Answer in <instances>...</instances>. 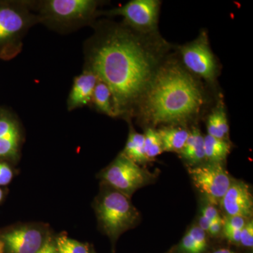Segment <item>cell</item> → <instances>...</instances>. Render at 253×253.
<instances>
[{"label": "cell", "mask_w": 253, "mask_h": 253, "mask_svg": "<svg viewBox=\"0 0 253 253\" xmlns=\"http://www.w3.org/2000/svg\"><path fill=\"white\" fill-rule=\"evenodd\" d=\"M85 66L109 86L116 117L139 105L156 73L154 53L129 29L114 26L86 43Z\"/></svg>", "instance_id": "cell-1"}, {"label": "cell", "mask_w": 253, "mask_h": 253, "mask_svg": "<svg viewBox=\"0 0 253 253\" xmlns=\"http://www.w3.org/2000/svg\"><path fill=\"white\" fill-rule=\"evenodd\" d=\"M202 89L189 71L169 62L157 68L141 98V114L153 124L185 122L204 104Z\"/></svg>", "instance_id": "cell-2"}, {"label": "cell", "mask_w": 253, "mask_h": 253, "mask_svg": "<svg viewBox=\"0 0 253 253\" xmlns=\"http://www.w3.org/2000/svg\"><path fill=\"white\" fill-rule=\"evenodd\" d=\"M38 23L31 1L0 2V57L10 59L19 54L26 33Z\"/></svg>", "instance_id": "cell-3"}, {"label": "cell", "mask_w": 253, "mask_h": 253, "mask_svg": "<svg viewBox=\"0 0 253 253\" xmlns=\"http://www.w3.org/2000/svg\"><path fill=\"white\" fill-rule=\"evenodd\" d=\"M40 23L57 31H71L84 26L97 14L94 0H44L31 1Z\"/></svg>", "instance_id": "cell-4"}, {"label": "cell", "mask_w": 253, "mask_h": 253, "mask_svg": "<svg viewBox=\"0 0 253 253\" xmlns=\"http://www.w3.org/2000/svg\"><path fill=\"white\" fill-rule=\"evenodd\" d=\"M95 208L100 225L112 240L132 227L139 217L129 197L113 189L99 196Z\"/></svg>", "instance_id": "cell-5"}, {"label": "cell", "mask_w": 253, "mask_h": 253, "mask_svg": "<svg viewBox=\"0 0 253 253\" xmlns=\"http://www.w3.org/2000/svg\"><path fill=\"white\" fill-rule=\"evenodd\" d=\"M102 179L112 189L129 197L146 184L149 176L139 165L121 154L103 172Z\"/></svg>", "instance_id": "cell-6"}, {"label": "cell", "mask_w": 253, "mask_h": 253, "mask_svg": "<svg viewBox=\"0 0 253 253\" xmlns=\"http://www.w3.org/2000/svg\"><path fill=\"white\" fill-rule=\"evenodd\" d=\"M183 63L188 71L213 83L217 76V63L213 55L206 34L181 48Z\"/></svg>", "instance_id": "cell-7"}, {"label": "cell", "mask_w": 253, "mask_h": 253, "mask_svg": "<svg viewBox=\"0 0 253 253\" xmlns=\"http://www.w3.org/2000/svg\"><path fill=\"white\" fill-rule=\"evenodd\" d=\"M195 185L213 204H220L231 182L219 163L200 166L189 169Z\"/></svg>", "instance_id": "cell-8"}, {"label": "cell", "mask_w": 253, "mask_h": 253, "mask_svg": "<svg viewBox=\"0 0 253 253\" xmlns=\"http://www.w3.org/2000/svg\"><path fill=\"white\" fill-rule=\"evenodd\" d=\"M160 4V1L156 0H133L105 14L123 16L129 27L149 33L154 30L157 25Z\"/></svg>", "instance_id": "cell-9"}, {"label": "cell", "mask_w": 253, "mask_h": 253, "mask_svg": "<svg viewBox=\"0 0 253 253\" xmlns=\"http://www.w3.org/2000/svg\"><path fill=\"white\" fill-rule=\"evenodd\" d=\"M21 141L22 131L17 118L6 110H0V161H16Z\"/></svg>", "instance_id": "cell-10"}, {"label": "cell", "mask_w": 253, "mask_h": 253, "mask_svg": "<svg viewBox=\"0 0 253 253\" xmlns=\"http://www.w3.org/2000/svg\"><path fill=\"white\" fill-rule=\"evenodd\" d=\"M41 229L23 226L8 231L1 236L4 251L8 253H36L44 242Z\"/></svg>", "instance_id": "cell-11"}, {"label": "cell", "mask_w": 253, "mask_h": 253, "mask_svg": "<svg viewBox=\"0 0 253 253\" xmlns=\"http://www.w3.org/2000/svg\"><path fill=\"white\" fill-rule=\"evenodd\" d=\"M220 204L229 216L246 218L252 215L253 196L249 186L241 181L231 183Z\"/></svg>", "instance_id": "cell-12"}, {"label": "cell", "mask_w": 253, "mask_h": 253, "mask_svg": "<svg viewBox=\"0 0 253 253\" xmlns=\"http://www.w3.org/2000/svg\"><path fill=\"white\" fill-rule=\"evenodd\" d=\"M97 81V76L87 68H84L79 76L75 77L68 94V111H73L91 104L93 92Z\"/></svg>", "instance_id": "cell-13"}, {"label": "cell", "mask_w": 253, "mask_h": 253, "mask_svg": "<svg viewBox=\"0 0 253 253\" xmlns=\"http://www.w3.org/2000/svg\"><path fill=\"white\" fill-rule=\"evenodd\" d=\"M162 142L163 151L179 152L184 148L189 135V131L182 128H162L158 131Z\"/></svg>", "instance_id": "cell-14"}, {"label": "cell", "mask_w": 253, "mask_h": 253, "mask_svg": "<svg viewBox=\"0 0 253 253\" xmlns=\"http://www.w3.org/2000/svg\"><path fill=\"white\" fill-rule=\"evenodd\" d=\"M182 157L192 163H199L206 158L204 137L199 129L189 131V137L180 151Z\"/></svg>", "instance_id": "cell-15"}, {"label": "cell", "mask_w": 253, "mask_h": 253, "mask_svg": "<svg viewBox=\"0 0 253 253\" xmlns=\"http://www.w3.org/2000/svg\"><path fill=\"white\" fill-rule=\"evenodd\" d=\"M91 104L99 112L110 117H116L113 107V97L109 86L104 82L98 79L93 92Z\"/></svg>", "instance_id": "cell-16"}, {"label": "cell", "mask_w": 253, "mask_h": 253, "mask_svg": "<svg viewBox=\"0 0 253 253\" xmlns=\"http://www.w3.org/2000/svg\"><path fill=\"white\" fill-rule=\"evenodd\" d=\"M208 134L216 139L225 140L229 136V125L222 106L214 109L207 121Z\"/></svg>", "instance_id": "cell-17"}, {"label": "cell", "mask_w": 253, "mask_h": 253, "mask_svg": "<svg viewBox=\"0 0 253 253\" xmlns=\"http://www.w3.org/2000/svg\"><path fill=\"white\" fill-rule=\"evenodd\" d=\"M121 154L136 164L148 161L145 155L144 134L131 131L124 151Z\"/></svg>", "instance_id": "cell-18"}, {"label": "cell", "mask_w": 253, "mask_h": 253, "mask_svg": "<svg viewBox=\"0 0 253 253\" xmlns=\"http://www.w3.org/2000/svg\"><path fill=\"white\" fill-rule=\"evenodd\" d=\"M205 156L213 163L224 161L230 151L227 141L207 135L204 137Z\"/></svg>", "instance_id": "cell-19"}, {"label": "cell", "mask_w": 253, "mask_h": 253, "mask_svg": "<svg viewBox=\"0 0 253 253\" xmlns=\"http://www.w3.org/2000/svg\"><path fill=\"white\" fill-rule=\"evenodd\" d=\"M144 135L145 155L148 161L162 154V142L158 131L149 128Z\"/></svg>", "instance_id": "cell-20"}, {"label": "cell", "mask_w": 253, "mask_h": 253, "mask_svg": "<svg viewBox=\"0 0 253 253\" xmlns=\"http://www.w3.org/2000/svg\"><path fill=\"white\" fill-rule=\"evenodd\" d=\"M57 253H89V248L66 235H61L55 240Z\"/></svg>", "instance_id": "cell-21"}, {"label": "cell", "mask_w": 253, "mask_h": 253, "mask_svg": "<svg viewBox=\"0 0 253 253\" xmlns=\"http://www.w3.org/2000/svg\"><path fill=\"white\" fill-rule=\"evenodd\" d=\"M246 218L239 216H229L223 221L224 231H241L246 225Z\"/></svg>", "instance_id": "cell-22"}, {"label": "cell", "mask_w": 253, "mask_h": 253, "mask_svg": "<svg viewBox=\"0 0 253 253\" xmlns=\"http://www.w3.org/2000/svg\"><path fill=\"white\" fill-rule=\"evenodd\" d=\"M189 234L194 239L200 252L202 253L206 249L207 241H206V231L203 230L199 226H194L189 231Z\"/></svg>", "instance_id": "cell-23"}, {"label": "cell", "mask_w": 253, "mask_h": 253, "mask_svg": "<svg viewBox=\"0 0 253 253\" xmlns=\"http://www.w3.org/2000/svg\"><path fill=\"white\" fill-rule=\"evenodd\" d=\"M240 243L246 247L252 248L253 246V221L246 223L241 231Z\"/></svg>", "instance_id": "cell-24"}, {"label": "cell", "mask_w": 253, "mask_h": 253, "mask_svg": "<svg viewBox=\"0 0 253 253\" xmlns=\"http://www.w3.org/2000/svg\"><path fill=\"white\" fill-rule=\"evenodd\" d=\"M180 248L184 253H201L192 236L188 232L181 241Z\"/></svg>", "instance_id": "cell-25"}, {"label": "cell", "mask_w": 253, "mask_h": 253, "mask_svg": "<svg viewBox=\"0 0 253 253\" xmlns=\"http://www.w3.org/2000/svg\"><path fill=\"white\" fill-rule=\"evenodd\" d=\"M14 173L7 163L0 162V186L7 185L12 180Z\"/></svg>", "instance_id": "cell-26"}, {"label": "cell", "mask_w": 253, "mask_h": 253, "mask_svg": "<svg viewBox=\"0 0 253 253\" xmlns=\"http://www.w3.org/2000/svg\"><path fill=\"white\" fill-rule=\"evenodd\" d=\"M202 217L206 218L208 221H212L215 220L218 217H220L217 210L214 206H209L204 208L202 211Z\"/></svg>", "instance_id": "cell-27"}, {"label": "cell", "mask_w": 253, "mask_h": 253, "mask_svg": "<svg viewBox=\"0 0 253 253\" xmlns=\"http://www.w3.org/2000/svg\"><path fill=\"white\" fill-rule=\"evenodd\" d=\"M36 253H57L55 241L51 239H45L44 244L39 251Z\"/></svg>", "instance_id": "cell-28"}, {"label": "cell", "mask_w": 253, "mask_h": 253, "mask_svg": "<svg viewBox=\"0 0 253 253\" xmlns=\"http://www.w3.org/2000/svg\"><path fill=\"white\" fill-rule=\"evenodd\" d=\"M223 220L221 217H218L215 220L212 221L211 226H210L208 232L213 236L217 235L220 232L221 227L223 226Z\"/></svg>", "instance_id": "cell-29"}, {"label": "cell", "mask_w": 253, "mask_h": 253, "mask_svg": "<svg viewBox=\"0 0 253 253\" xmlns=\"http://www.w3.org/2000/svg\"><path fill=\"white\" fill-rule=\"evenodd\" d=\"M241 231H224V235L233 243H240L241 241Z\"/></svg>", "instance_id": "cell-30"}, {"label": "cell", "mask_w": 253, "mask_h": 253, "mask_svg": "<svg viewBox=\"0 0 253 253\" xmlns=\"http://www.w3.org/2000/svg\"><path fill=\"white\" fill-rule=\"evenodd\" d=\"M213 253H235L229 249H219L216 251L215 252Z\"/></svg>", "instance_id": "cell-31"}, {"label": "cell", "mask_w": 253, "mask_h": 253, "mask_svg": "<svg viewBox=\"0 0 253 253\" xmlns=\"http://www.w3.org/2000/svg\"><path fill=\"white\" fill-rule=\"evenodd\" d=\"M4 244H3L2 241L0 240V253H4Z\"/></svg>", "instance_id": "cell-32"}, {"label": "cell", "mask_w": 253, "mask_h": 253, "mask_svg": "<svg viewBox=\"0 0 253 253\" xmlns=\"http://www.w3.org/2000/svg\"><path fill=\"white\" fill-rule=\"evenodd\" d=\"M3 198V192L1 191V189H0V202H1V200H2Z\"/></svg>", "instance_id": "cell-33"}, {"label": "cell", "mask_w": 253, "mask_h": 253, "mask_svg": "<svg viewBox=\"0 0 253 253\" xmlns=\"http://www.w3.org/2000/svg\"><path fill=\"white\" fill-rule=\"evenodd\" d=\"M94 253V252H92V253Z\"/></svg>", "instance_id": "cell-34"}]
</instances>
